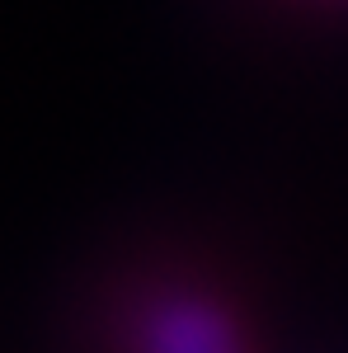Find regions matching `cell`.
Returning <instances> with one entry per match:
<instances>
[{"label":"cell","mask_w":348,"mask_h":353,"mask_svg":"<svg viewBox=\"0 0 348 353\" xmlns=\"http://www.w3.org/2000/svg\"><path fill=\"white\" fill-rule=\"evenodd\" d=\"M146 353H236L231 330L207 306H165L146 325Z\"/></svg>","instance_id":"1"}]
</instances>
